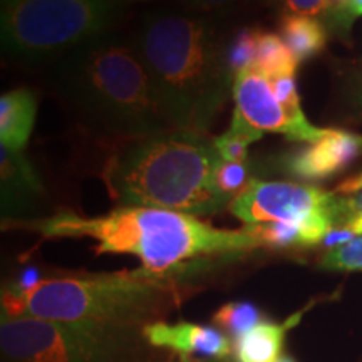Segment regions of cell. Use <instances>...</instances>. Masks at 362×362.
Segmentation results:
<instances>
[{
    "label": "cell",
    "mask_w": 362,
    "mask_h": 362,
    "mask_svg": "<svg viewBox=\"0 0 362 362\" xmlns=\"http://www.w3.org/2000/svg\"><path fill=\"white\" fill-rule=\"evenodd\" d=\"M131 45L171 128L206 133L235 79L214 25L188 13H148L136 27Z\"/></svg>",
    "instance_id": "6da1fadb"
},
{
    "label": "cell",
    "mask_w": 362,
    "mask_h": 362,
    "mask_svg": "<svg viewBox=\"0 0 362 362\" xmlns=\"http://www.w3.org/2000/svg\"><path fill=\"white\" fill-rule=\"evenodd\" d=\"M17 226L44 238H93L98 253L134 255L143 269L165 275L193 260L264 247L252 225L240 230L215 228L194 215L149 206H119L90 218L61 210L42 220L19 221Z\"/></svg>",
    "instance_id": "7a4b0ae2"
},
{
    "label": "cell",
    "mask_w": 362,
    "mask_h": 362,
    "mask_svg": "<svg viewBox=\"0 0 362 362\" xmlns=\"http://www.w3.org/2000/svg\"><path fill=\"white\" fill-rule=\"evenodd\" d=\"M221 161L206 133L171 129L124 139L104 165L103 178L123 206L206 216L230 205L216 187Z\"/></svg>",
    "instance_id": "3957f363"
},
{
    "label": "cell",
    "mask_w": 362,
    "mask_h": 362,
    "mask_svg": "<svg viewBox=\"0 0 362 362\" xmlns=\"http://www.w3.org/2000/svg\"><path fill=\"white\" fill-rule=\"evenodd\" d=\"M61 94L88 123L123 139L171 131L133 45L107 35L57 59Z\"/></svg>",
    "instance_id": "277c9868"
},
{
    "label": "cell",
    "mask_w": 362,
    "mask_h": 362,
    "mask_svg": "<svg viewBox=\"0 0 362 362\" xmlns=\"http://www.w3.org/2000/svg\"><path fill=\"white\" fill-rule=\"evenodd\" d=\"M173 292L171 279L146 269L115 274L40 279L29 288L11 284L2 292V319L37 317L119 330L141 320Z\"/></svg>",
    "instance_id": "5b68a950"
},
{
    "label": "cell",
    "mask_w": 362,
    "mask_h": 362,
    "mask_svg": "<svg viewBox=\"0 0 362 362\" xmlns=\"http://www.w3.org/2000/svg\"><path fill=\"white\" fill-rule=\"evenodd\" d=\"M123 0H11L2 4V45L16 57H62L104 37Z\"/></svg>",
    "instance_id": "8992f818"
},
{
    "label": "cell",
    "mask_w": 362,
    "mask_h": 362,
    "mask_svg": "<svg viewBox=\"0 0 362 362\" xmlns=\"http://www.w3.org/2000/svg\"><path fill=\"white\" fill-rule=\"evenodd\" d=\"M0 346L11 362H116L117 330L37 317L2 319Z\"/></svg>",
    "instance_id": "52a82bcc"
},
{
    "label": "cell",
    "mask_w": 362,
    "mask_h": 362,
    "mask_svg": "<svg viewBox=\"0 0 362 362\" xmlns=\"http://www.w3.org/2000/svg\"><path fill=\"white\" fill-rule=\"evenodd\" d=\"M337 205L336 193L312 185L252 180L228 208L245 225L304 223L332 230L337 223Z\"/></svg>",
    "instance_id": "ba28073f"
},
{
    "label": "cell",
    "mask_w": 362,
    "mask_h": 362,
    "mask_svg": "<svg viewBox=\"0 0 362 362\" xmlns=\"http://www.w3.org/2000/svg\"><path fill=\"white\" fill-rule=\"evenodd\" d=\"M232 93L237 103L235 111L262 133L284 134L292 141L312 144L327 131L310 124L304 112H293L285 107L272 89L270 79L255 66L237 72Z\"/></svg>",
    "instance_id": "9c48e42d"
},
{
    "label": "cell",
    "mask_w": 362,
    "mask_h": 362,
    "mask_svg": "<svg viewBox=\"0 0 362 362\" xmlns=\"http://www.w3.org/2000/svg\"><path fill=\"white\" fill-rule=\"evenodd\" d=\"M362 155V136L327 129L319 141L292 153L285 168L297 178L322 181L347 170Z\"/></svg>",
    "instance_id": "30bf717a"
},
{
    "label": "cell",
    "mask_w": 362,
    "mask_h": 362,
    "mask_svg": "<svg viewBox=\"0 0 362 362\" xmlns=\"http://www.w3.org/2000/svg\"><path fill=\"white\" fill-rule=\"evenodd\" d=\"M144 337L155 347L178 352L181 356H200L225 359L232 352V344L223 330L189 322L144 325Z\"/></svg>",
    "instance_id": "8fae6325"
},
{
    "label": "cell",
    "mask_w": 362,
    "mask_h": 362,
    "mask_svg": "<svg viewBox=\"0 0 362 362\" xmlns=\"http://www.w3.org/2000/svg\"><path fill=\"white\" fill-rule=\"evenodd\" d=\"M0 181H2L4 214L19 215L42 197L44 188L39 173L24 151L0 144Z\"/></svg>",
    "instance_id": "7c38bea8"
},
{
    "label": "cell",
    "mask_w": 362,
    "mask_h": 362,
    "mask_svg": "<svg viewBox=\"0 0 362 362\" xmlns=\"http://www.w3.org/2000/svg\"><path fill=\"white\" fill-rule=\"evenodd\" d=\"M37 99L30 89L8 90L0 98V143L24 151L34 131Z\"/></svg>",
    "instance_id": "4fadbf2b"
},
{
    "label": "cell",
    "mask_w": 362,
    "mask_h": 362,
    "mask_svg": "<svg viewBox=\"0 0 362 362\" xmlns=\"http://www.w3.org/2000/svg\"><path fill=\"white\" fill-rule=\"evenodd\" d=\"M297 319L298 315L284 324L264 320L245 336L235 339V359L237 362H275L282 356L285 334Z\"/></svg>",
    "instance_id": "5bb4252c"
},
{
    "label": "cell",
    "mask_w": 362,
    "mask_h": 362,
    "mask_svg": "<svg viewBox=\"0 0 362 362\" xmlns=\"http://www.w3.org/2000/svg\"><path fill=\"white\" fill-rule=\"evenodd\" d=\"M280 37L298 62H305L325 49L327 29L317 17L285 13L280 22Z\"/></svg>",
    "instance_id": "9a60e30c"
},
{
    "label": "cell",
    "mask_w": 362,
    "mask_h": 362,
    "mask_svg": "<svg viewBox=\"0 0 362 362\" xmlns=\"http://www.w3.org/2000/svg\"><path fill=\"white\" fill-rule=\"evenodd\" d=\"M298 64L300 62L280 35L260 30L255 61L252 66H255L269 78H279V76H296Z\"/></svg>",
    "instance_id": "2e32d148"
},
{
    "label": "cell",
    "mask_w": 362,
    "mask_h": 362,
    "mask_svg": "<svg viewBox=\"0 0 362 362\" xmlns=\"http://www.w3.org/2000/svg\"><path fill=\"white\" fill-rule=\"evenodd\" d=\"M264 133L248 124L240 112L235 111L232 123L226 133L215 138V146L220 158L228 163L248 161V148L250 144L260 141Z\"/></svg>",
    "instance_id": "e0dca14e"
},
{
    "label": "cell",
    "mask_w": 362,
    "mask_h": 362,
    "mask_svg": "<svg viewBox=\"0 0 362 362\" xmlns=\"http://www.w3.org/2000/svg\"><path fill=\"white\" fill-rule=\"evenodd\" d=\"M214 320L221 330L238 339L264 322V315L250 302H230L216 310Z\"/></svg>",
    "instance_id": "ac0fdd59"
},
{
    "label": "cell",
    "mask_w": 362,
    "mask_h": 362,
    "mask_svg": "<svg viewBox=\"0 0 362 362\" xmlns=\"http://www.w3.org/2000/svg\"><path fill=\"white\" fill-rule=\"evenodd\" d=\"M259 35L260 29L245 27V29H240L235 34L232 44L226 47V62H228L233 78L237 76V72L253 64L257 54V45H259Z\"/></svg>",
    "instance_id": "d6986e66"
},
{
    "label": "cell",
    "mask_w": 362,
    "mask_h": 362,
    "mask_svg": "<svg viewBox=\"0 0 362 362\" xmlns=\"http://www.w3.org/2000/svg\"><path fill=\"white\" fill-rule=\"evenodd\" d=\"M250 180V166L248 161L242 163H228L221 161L216 171V187L221 193L228 198L230 202L237 198L240 193L245 192Z\"/></svg>",
    "instance_id": "ffe728a7"
},
{
    "label": "cell",
    "mask_w": 362,
    "mask_h": 362,
    "mask_svg": "<svg viewBox=\"0 0 362 362\" xmlns=\"http://www.w3.org/2000/svg\"><path fill=\"white\" fill-rule=\"evenodd\" d=\"M320 265L329 270L342 272H361L362 270V237H357L351 242L330 248L325 252Z\"/></svg>",
    "instance_id": "44dd1931"
},
{
    "label": "cell",
    "mask_w": 362,
    "mask_h": 362,
    "mask_svg": "<svg viewBox=\"0 0 362 362\" xmlns=\"http://www.w3.org/2000/svg\"><path fill=\"white\" fill-rule=\"evenodd\" d=\"M322 16L332 29L341 35H347L356 21L354 0H325Z\"/></svg>",
    "instance_id": "7402d4cb"
},
{
    "label": "cell",
    "mask_w": 362,
    "mask_h": 362,
    "mask_svg": "<svg viewBox=\"0 0 362 362\" xmlns=\"http://www.w3.org/2000/svg\"><path fill=\"white\" fill-rule=\"evenodd\" d=\"M269 78V76H267ZM272 89L277 94L280 103L293 112H304L300 107V98H298L296 76H279V78H269Z\"/></svg>",
    "instance_id": "603a6c76"
},
{
    "label": "cell",
    "mask_w": 362,
    "mask_h": 362,
    "mask_svg": "<svg viewBox=\"0 0 362 362\" xmlns=\"http://www.w3.org/2000/svg\"><path fill=\"white\" fill-rule=\"evenodd\" d=\"M243 0H180L187 11L203 13H223L233 11Z\"/></svg>",
    "instance_id": "cb8c5ba5"
},
{
    "label": "cell",
    "mask_w": 362,
    "mask_h": 362,
    "mask_svg": "<svg viewBox=\"0 0 362 362\" xmlns=\"http://www.w3.org/2000/svg\"><path fill=\"white\" fill-rule=\"evenodd\" d=\"M287 13L317 17L324 13L325 0H280Z\"/></svg>",
    "instance_id": "d4e9b609"
},
{
    "label": "cell",
    "mask_w": 362,
    "mask_h": 362,
    "mask_svg": "<svg viewBox=\"0 0 362 362\" xmlns=\"http://www.w3.org/2000/svg\"><path fill=\"white\" fill-rule=\"evenodd\" d=\"M362 192V171L349 176L342 181L341 185H337V188L334 189V193L339 197H354V194Z\"/></svg>",
    "instance_id": "484cf974"
},
{
    "label": "cell",
    "mask_w": 362,
    "mask_h": 362,
    "mask_svg": "<svg viewBox=\"0 0 362 362\" xmlns=\"http://www.w3.org/2000/svg\"><path fill=\"white\" fill-rule=\"evenodd\" d=\"M351 99H352V104H354L356 107L362 110V71L354 74V79H352Z\"/></svg>",
    "instance_id": "4316f807"
},
{
    "label": "cell",
    "mask_w": 362,
    "mask_h": 362,
    "mask_svg": "<svg viewBox=\"0 0 362 362\" xmlns=\"http://www.w3.org/2000/svg\"><path fill=\"white\" fill-rule=\"evenodd\" d=\"M354 16L356 19L362 16V0H354Z\"/></svg>",
    "instance_id": "83f0119b"
},
{
    "label": "cell",
    "mask_w": 362,
    "mask_h": 362,
    "mask_svg": "<svg viewBox=\"0 0 362 362\" xmlns=\"http://www.w3.org/2000/svg\"><path fill=\"white\" fill-rule=\"evenodd\" d=\"M275 362H297V361L293 359V357H291V356H280Z\"/></svg>",
    "instance_id": "f1b7e54d"
},
{
    "label": "cell",
    "mask_w": 362,
    "mask_h": 362,
    "mask_svg": "<svg viewBox=\"0 0 362 362\" xmlns=\"http://www.w3.org/2000/svg\"><path fill=\"white\" fill-rule=\"evenodd\" d=\"M124 4H134V2H153V0H123Z\"/></svg>",
    "instance_id": "f546056e"
},
{
    "label": "cell",
    "mask_w": 362,
    "mask_h": 362,
    "mask_svg": "<svg viewBox=\"0 0 362 362\" xmlns=\"http://www.w3.org/2000/svg\"><path fill=\"white\" fill-rule=\"evenodd\" d=\"M7 2H11V0H2V4H7Z\"/></svg>",
    "instance_id": "4dcf8cb0"
}]
</instances>
